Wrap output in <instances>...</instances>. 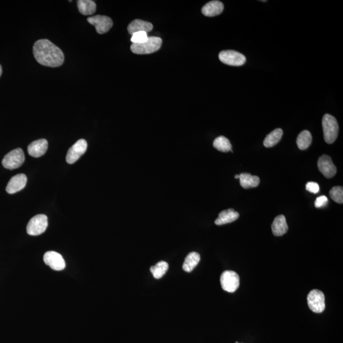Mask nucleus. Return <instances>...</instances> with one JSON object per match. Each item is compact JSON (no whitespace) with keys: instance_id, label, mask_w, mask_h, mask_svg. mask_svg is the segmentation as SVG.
I'll use <instances>...</instances> for the list:
<instances>
[{"instance_id":"f257e3e1","label":"nucleus","mask_w":343,"mask_h":343,"mask_svg":"<svg viewBox=\"0 0 343 343\" xmlns=\"http://www.w3.org/2000/svg\"><path fill=\"white\" fill-rule=\"evenodd\" d=\"M33 54L37 62L45 66L59 67L64 61L63 52L49 40H40L35 42Z\"/></svg>"},{"instance_id":"f03ea898","label":"nucleus","mask_w":343,"mask_h":343,"mask_svg":"<svg viewBox=\"0 0 343 343\" xmlns=\"http://www.w3.org/2000/svg\"><path fill=\"white\" fill-rule=\"evenodd\" d=\"M323 131L325 141L332 144L336 140L339 133V125L337 120L332 115L325 114L322 119Z\"/></svg>"},{"instance_id":"7ed1b4c3","label":"nucleus","mask_w":343,"mask_h":343,"mask_svg":"<svg viewBox=\"0 0 343 343\" xmlns=\"http://www.w3.org/2000/svg\"><path fill=\"white\" fill-rule=\"evenodd\" d=\"M162 44V40L159 37H148L146 42L142 44H132L131 50L133 53L139 55L150 54L159 51Z\"/></svg>"},{"instance_id":"20e7f679","label":"nucleus","mask_w":343,"mask_h":343,"mask_svg":"<svg viewBox=\"0 0 343 343\" xmlns=\"http://www.w3.org/2000/svg\"><path fill=\"white\" fill-rule=\"evenodd\" d=\"M48 226V218L44 214L36 215L30 220L27 225V233L31 236L44 234Z\"/></svg>"},{"instance_id":"39448f33","label":"nucleus","mask_w":343,"mask_h":343,"mask_svg":"<svg viewBox=\"0 0 343 343\" xmlns=\"http://www.w3.org/2000/svg\"><path fill=\"white\" fill-rule=\"evenodd\" d=\"M309 309L316 314H321L325 309V295L321 290H312L307 297Z\"/></svg>"},{"instance_id":"423d86ee","label":"nucleus","mask_w":343,"mask_h":343,"mask_svg":"<svg viewBox=\"0 0 343 343\" xmlns=\"http://www.w3.org/2000/svg\"><path fill=\"white\" fill-rule=\"evenodd\" d=\"M24 160L23 151L21 148H17L5 156L2 160V164L7 169L14 170L21 167L24 164Z\"/></svg>"},{"instance_id":"0eeeda50","label":"nucleus","mask_w":343,"mask_h":343,"mask_svg":"<svg viewBox=\"0 0 343 343\" xmlns=\"http://www.w3.org/2000/svg\"><path fill=\"white\" fill-rule=\"evenodd\" d=\"M220 281L222 289L230 293L236 291L240 286V277L234 271H225L222 273Z\"/></svg>"},{"instance_id":"6e6552de","label":"nucleus","mask_w":343,"mask_h":343,"mask_svg":"<svg viewBox=\"0 0 343 343\" xmlns=\"http://www.w3.org/2000/svg\"><path fill=\"white\" fill-rule=\"evenodd\" d=\"M219 59L222 63L232 66H242L246 62V57L235 51H224L220 52Z\"/></svg>"},{"instance_id":"1a4fd4ad","label":"nucleus","mask_w":343,"mask_h":343,"mask_svg":"<svg viewBox=\"0 0 343 343\" xmlns=\"http://www.w3.org/2000/svg\"><path fill=\"white\" fill-rule=\"evenodd\" d=\"M87 21L96 27V31L99 34H104L108 32L113 24L111 18L101 15L89 17Z\"/></svg>"},{"instance_id":"9d476101","label":"nucleus","mask_w":343,"mask_h":343,"mask_svg":"<svg viewBox=\"0 0 343 343\" xmlns=\"http://www.w3.org/2000/svg\"><path fill=\"white\" fill-rule=\"evenodd\" d=\"M87 142L85 139H80L70 147L66 155V162L74 164L86 152Z\"/></svg>"},{"instance_id":"9b49d317","label":"nucleus","mask_w":343,"mask_h":343,"mask_svg":"<svg viewBox=\"0 0 343 343\" xmlns=\"http://www.w3.org/2000/svg\"><path fill=\"white\" fill-rule=\"evenodd\" d=\"M44 260L45 263L56 271H62L66 268V262L63 257L58 252H47L44 255Z\"/></svg>"},{"instance_id":"f8f14e48","label":"nucleus","mask_w":343,"mask_h":343,"mask_svg":"<svg viewBox=\"0 0 343 343\" xmlns=\"http://www.w3.org/2000/svg\"><path fill=\"white\" fill-rule=\"evenodd\" d=\"M318 167L326 178H332L336 174L337 169L333 164L331 158L328 155H324L320 157L318 161Z\"/></svg>"},{"instance_id":"ddd939ff","label":"nucleus","mask_w":343,"mask_h":343,"mask_svg":"<svg viewBox=\"0 0 343 343\" xmlns=\"http://www.w3.org/2000/svg\"><path fill=\"white\" fill-rule=\"evenodd\" d=\"M27 177L23 174H19L12 177L6 187V191L9 194H16L21 191L26 186Z\"/></svg>"},{"instance_id":"4468645a","label":"nucleus","mask_w":343,"mask_h":343,"mask_svg":"<svg viewBox=\"0 0 343 343\" xmlns=\"http://www.w3.org/2000/svg\"><path fill=\"white\" fill-rule=\"evenodd\" d=\"M48 149V142L46 139L36 140L31 142L27 147V151L30 156L39 158L46 154Z\"/></svg>"},{"instance_id":"2eb2a0df","label":"nucleus","mask_w":343,"mask_h":343,"mask_svg":"<svg viewBox=\"0 0 343 343\" xmlns=\"http://www.w3.org/2000/svg\"><path fill=\"white\" fill-rule=\"evenodd\" d=\"M239 213L235 211L234 209H229L222 210L219 213L218 217L215 221V224L221 226V225L231 223L239 219Z\"/></svg>"},{"instance_id":"dca6fc26","label":"nucleus","mask_w":343,"mask_h":343,"mask_svg":"<svg viewBox=\"0 0 343 343\" xmlns=\"http://www.w3.org/2000/svg\"><path fill=\"white\" fill-rule=\"evenodd\" d=\"M224 11V5L221 2L212 1L205 4L202 9V14L207 17H215Z\"/></svg>"},{"instance_id":"f3484780","label":"nucleus","mask_w":343,"mask_h":343,"mask_svg":"<svg viewBox=\"0 0 343 343\" xmlns=\"http://www.w3.org/2000/svg\"><path fill=\"white\" fill-rule=\"evenodd\" d=\"M154 26L149 22L142 21L141 19H136L131 22L128 26V32L130 34H133L135 32L144 31L149 32L151 31Z\"/></svg>"},{"instance_id":"a211bd4d","label":"nucleus","mask_w":343,"mask_h":343,"mask_svg":"<svg viewBox=\"0 0 343 343\" xmlns=\"http://www.w3.org/2000/svg\"><path fill=\"white\" fill-rule=\"evenodd\" d=\"M272 229L273 234L276 237H281L286 234L289 227L284 215H280L275 217L272 225Z\"/></svg>"},{"instance_id":"6ab92c4d","label":"nucleus","mask_w":343,"mask_h":343,"mask_svg":"<svg viewBox=\"0 0 343 343\" xmlns=\"http://www.w3.org/2000/svg\"><path fill=\"white\" fill-rule=\"evenodd\" d=\"M240 183L243 188L249 189L258 186L260 179L256 176H252L249 173H242L239 175Z\"/></svg>"},{"instance_id":"aec40b11","label":"nucleus","mask_w":343,"mask_h":343,"mask_svg":"<svg viewBox=\"0 0 343 343\" xmlns=\"http://www.w3.org/2000/svg\"><path fill=\"white\" fill-rule=\"evenodd\" d=\"M200 261V255L199 253L192 252H190L185 258L182 269L184 271L190 273L194 270Z\"/></svg>"},{"instance_id":"412c9836","label":"nucleus","mask_w":343,"mask_h":343,"mask_svg":"<svg viewBox=\"0 0 343 343\" xmlns=\"http://www.w3.org/2000/svg\"><path fill=\"white\" fill-rule=\"evenodd\" d=\"M77 6L80 13L84 16L93 14L96 11V4L92 0H79Z\"/></svg>"},{"instance_id":"4be33fe9","label":"nucleus","mask_w":343,"mask_h":343,"mask_svg":"<svg viewBox=\"0 0 343 343\" xmlns=\"http://www.w3.org/2000/svg\"><path fill=\"white\" fill-rule=\"evenodd\" d=\"M283 136V131L281 129H277L268 135L264 139L263 144L266 147H272L279 143Z\"/></svg>"},{"instance_id":"5701e85b","label":"nucleus","mask_w":343,"mask_h":343,"mask_svg":"<svg viewBox=\"0 0 343 343\" xmlns=\"http://www.w3.org/2000/svg\"><path fill=\"white\" fill-rule=\"evenodd\" d=\"M213 146L219 151L226 153L232 151V146L229 139L224 136L217 137L213 142Z\"/></svg>"},{"instance_id":"b1692460","label":"nucleus","mask_w":343,"mask_h":343,"mask_svg":"<svg viewBox=\"0 0 343 343\" xmlns=\"http://www.w3.org/2000/svg\"><path fill=\"white\" fill-rule=\"evenodd\" d=\"M312 134L308 131H302L298 136L296 141L297 146L301 150L309 148L312 144Z\"/></svg>"},{"instance_id":"393cba45","label":"nucleus","mask_w":343,"mask_h":343,"mask_svg":"<svg viewBox=\"0 0 343 343\" xmlns=\"http://www.w3.org/2000/svg\"><path fill=\"white\" fill-rule=\"evenodd\" d=\"M168 269H169V264L167 262L162 261L150 268V271L152 273L155 279H159L166 274Z\"/></svg>"},{"instance_id":"a878e982","label":"nucleus","mask_w":343,"mask_h":343,"mask_svg":"<svg viewBox=\"0 0 343 343\" xmlns=\"http://www.w3.org/2000/svg\"><path fill=\"white\" fill-rule=\"evenodd\" d=\"M329 195L331 199L338 204L343 203V188L342 186L333 187L330 190Z\"/></svg>"},{"instance_id":"bb28decb","label":"nucleus","mask_w":343,"mask_h":343,"mask_svg":"<svg viewBox=\"0 0 343 343\" xmlns=\"http://www.w3.org/2000/svg\"><path fill=\"white\" fill-rule=\"evenodd\" d=\"M148 39L147 33L144 31L135 32L132 34L131 41L135 44H142Z\"/></svg>"},{"instance_id":"cd10ccee","label":"nucleus","mask_w":343,"mask_h":343,"mask_svg":"<svg viewBox=\"0 0 343 343\" xmlns=\"http://www.w3.org/2000/svg\"><path fill=\"white\" fill-rule=\"evenodd\" d=\"M306 189L308 192L316 194L319 192L320 187L317 182H309L306 185Z\"/></svg>"},{"instance_id":"c85d7f7f","label":"nucleus","mask_w":343,"mask_h":343,"mask_svg":"<svg viewBox=\"0 0 343 343\" xmlns=\"http://www.w3.org/2000/svg\"><path fill=\"white\" fill-rule=\"evenodd\" d=\"M328 199L325 196H320L318 197L315 202V206L317 208H320L327 205Z\"/></svg>"},{"instance_id":"c756f323","label":"nucleus","mask_w":343,"mask_h":343,"mask_svg":"<svg viewBox=\"0 0 343 343\" xmlns=\"http://www.w3.org/2000/svg\"><path fill=\"white\" fill-rule=\"evenodd\" d=\"M2 74V67L1 65H0V77H1Z\"/></svg>"},{"instance_id":"7c9ffc66","label":"nucleus","mask_w":343,"mask_h":343,"mask_svg":"<svg viewBox=\"0 0 343 343\" xmlns=\"http://www.w3.org/2000/svg\"><path fill=\"white\" fill-rule=\"evenodd\" d=\"M235 179H239V175H235Z\"/></svg>"},{"instance_id":"2f4dec72","label":"nucleus","mask_w":343,"mask_h":343,"mask_svg":"<svg viewBox=\"0 0 343 343\" xmlns=\"http://www.w3.org/2000/svg\"><path fill=\"white\" fill-rule=\"evenodd\" d=\"M235 343H239V342H238V341H237V342H235Z\"/></svg>"}]
</instances>
